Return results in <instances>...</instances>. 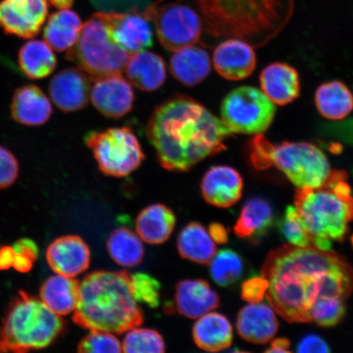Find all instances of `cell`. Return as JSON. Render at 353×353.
<instances>
[{
	"mask_svg": "<svg viewBox=\"0 0 353 353\" xmlns=\"http://www.w3.org/2000/svg\"><path fill=\"white\" fill-rule=\"evenodd\" d=\"M251 163L257 170L274 166L298 188H316L330 174L328 159L316 145L305 142L273 145L258 134L250 141Z\"/></svg>",
	"mask_w": 353,
	"mask_h": 353,
	"instance_id": "obj_7",
	"label": "cell"
},
{
	"mask_svg": "<svg viewBox=\"0 0 353 353\" xmlns=\"http://www.w3.org/2000/svg\"><path fill=\"white\" fill-rule=\"evenodd\" d=\"M290 342L289 339L285 338L276 339L271 343L270 348L266 350V352H281L290 353Z\"/></svg>",
	"mask_w": 353,
	"mask_h": 353,
	"instance_id": "obj_47",
	"label": "cell"
},
{
	"mask_svg": "<svg viewBox=\"0 0 353 353\" xmlns=\"http://www.w3.org/2000/svg\"><path fill=\"white\" fill-rule=\"evenodd\" d=\"M156 26L159 41L167 50L176 52L195 46L200 39L203 21L192 8L182 3H170L145 12Z\"/></svg>",
	"mask_w": 353,
	"mask_h": 353,
	"instance_id": "obj_11",
	"label": "cell"
},
{
	"mask_svg": "<svg viewBox=\"0 0 353 353\" xmlns=\"http://www.w3.org/2000/svg\"><path fill=\"white\" fill-rule=\"evenodd\" d=\"M34 263V260L28 257V256L16 253L13 268H15L17 272H28L32 270Z\"/></svg>",
	"mask_w": 353,
	"mask_h": 353,
	"instance_id": "obj_46",
	"label": "cell"
},
{
	"mask_svg": "<svg viewBox=\"0 0 353 353\" xmlns=\"http://www.w3.org/2000/svg\"><path fill=\"white\" fill-rule=\"evenodd\" d=\"M244 263L236 251L220 250L210 262V275L215 283L222 287L231 286L241 279Z\"/></svg>",
	"mask_w": 353,
	"mask_h": 353,
	"instance_id": "obj_34",
	"label": "cell"
},
{
	"mask_svg": "<svg viewBox=\"0 0 353 353\" xmlns=\"http://www.w3.org/2000/svg\"><path fill=\"white\" fill-rule=\"evenodd\" d=\"M170 72L183 85L193 87L208 77L211 70L210 57L205 50L195 46L174 52L170 61Z\"/></svg>",
	"mask_w": 353,
	"mask_h": 353,
	"instance_id": "obj_24",
	"label": "cell"
},
{
	"mask_svg": "<svg viewBox=\"0 0 353 353\" xmlns=\"http://www.w3.org/2000/svg\"><path fill=\"white\" fill-rule=\"evenodd\" d=\"M48 94L56 107L65 113L78 112L90 101V79L77 68L61 70L51 79Z\"/></svg>",
	"mask_w": 353,
	"mask_h": 353,
	"instance_id": "obj_14",
	"label": "cell"
},
{
	"mask_svg": "<svg viewBox=\"0 0 353 353\" xmlns=\"http://www.w3.org/2000/svg\"><path fill=\"white\" fill-rule=\"evenodd\" d=\"M269 283L263 276H254L243 282L241 298L250 303H261L266 295Z\"/></svg>",
	"mask_w": 353,
	"mask_h": 353,
	"instance_id": "obj_41",
	"label": "cell"
},
{
	"mask_svg": "<svg viewBox=\"0 0 353 353\" xmlns=\"http://www.w3.org/2000/svg\"><path fill=\"white\" fill-rule=\"evenodd\" d=\"M194 342L202 350L219 352L230 347L233 330L230 321L218 312H208L199 317L193 326Z\"/></svg>",
	"mask_w": 353,
	"mask_h": 353,
	"instance_id": "obj_25",
	"label": "cell"
},
{
	"mask_svg": "<svg viewBox=\"0 0 353 353\" xmlns=\"http://www.w3.org/2000/svg\"><path fill=\"white\" fill-rule=\"evenodd\" d=\"M278 326L274 309L266 303H250L237 315V332L243 339L250 343H268L275 336Z\"/></svg>",
	"mask_w": 353,
	"mask_h": 353,
	"instance_id": "obj_22",
	"label": "cell"
},
{
	"mask_svg": "<svg viewBox=\"0 0 353 353\" xmlns=\"http://www.w3.org/2000/svg\"><path fill=\"white\" fill-rule=\"evenodd\" d=\"M73 321L83 329L121 334L143 324V313L125 271H97L79 283Z\"/></svg>",
	"mask_w": 353,
	"mask_h": 353,
	"instance_id": "obj_3",
	"label": "cell"
},
{
	"mask_svg": "<svg viewBox=\"0 0 353 353\" xmlns=\"http://www.w3.org/2000/svg\"><path fill=\"white\" fill-rule=\"evenodd\" d=\"M65 323L41 299L19 291L0 325V352H26L50 346L64 333Z\"/></svg>",
	"mask_w": 353,
	"mask_h": 353,
	"instance_id": "obj_6",
	"label": "cell"
},
{
	"mask_svg": "<svg viewBox=\"0 0 353 353\" xmlns=\"http://www.w3.org/2000/svg\"><path fill=\"white\" fill-rule=\"evenodd\" d=\"M48 265L57 274L74 277L90 267V247L81 237L65 236L57 238L46 251Z\"/></svg>",
	"mask_w": 353,
	"mask_h": 353,
	"instance_id": "obj_17",
	"label": "cell"
},
{
	"mask_svg": "<svg viewBox=\"0 0 353 353\" xmlns=\"http://www.w3.org/2000/svg\"><path fill=\"white\" fill-rule=\"evenodd\" d=\"M48 13V0H0V28L8 34L32 39Z\"/></svg>",
	"mask_w": 353,
	"mask_h": 353,
	"instance_id": "obj_12",
	"label": "cell"
},
{
	"mask_svg": "<svg viewBox=\"0 0 353 353\" xmlns=\"http://www.w3.org/2000/svg\"><path fill=\"white\" fill-rule=\"evenodd\" d=\"M351 241H352V245H353V236H352V238H351Z\"/></svg>",
	"mask_w": 353,
	"mask_h": 353,
	"instance_id": "obj_49",
	"label": "cell"
},
{
	"mask_svg": "<svg viewBox=\"0 0 353 353\" xmlns=\"http://www.w3.org/2000/svg\"><path fill=\"white\" fill-rule=\"evenodd\" d=\"M207 32L261 47L276 37L292 13V0H192Z\"/></svg>",
	"mask_w": 353,
	"mask_h": 353,
	"instance_id": "obj_4",
	"label": "cell"
},
{
	"mask_svg": "<svg viewBox=\"0 0 353 353\" xmlns=\"http://www.w3.org/2000/svg\"><path fill=\"white\" fill-rule=\"evenodd\" d=\"M122 350L130 353H162L165 352L164 339L157 330L132 329L126 334Z\"/></svg>",
	"mask_w": 353,
	"mask_h": 353,
	"instance_id": "obj_35",
	"label": "cell"
},
{
	"mask_svg": "<svg viewBox=\"0 0 353 353\" xmlns=\"http://www.w3.org/2000/svg\"><path fill=\"white\" fill-rule=\"evenodd\" d=\"M85 142L99 170L108 176L123 178L138 170L145 154L138 138L129 128H110L88 132Z\"/></svg>",
	"mask_w": 353,
	"mask_h": 353,
	"instance_id": "obj_9",
	"label": "cell"
},
{
	"mask_svg": "<svg viewBox=\"0 0 353 353\" xmlns=\"http://www.w3.org/2000/svg\"><path fill=\"white\" fill-rule=\"evenodd\" d=\"M261 274L269 283L265 296L289 322L312 321V307L317 300H346L353 290V270L345 258L313 245H289L272 251Z\"/></svg>",
	"mask_w": 353,
	"mask_h": 353,
	"instance_id": "obj_1",
	"label": "cell"
},
{
	"mask_svg": "<svg viewBox=\"0 0 353 353\" xmlns=\"http://www.w3.org/2000/svg\"><path fill=\"white\" fill-rule=\"evenodd\" d=\"M39 297L57 315L68 316L77 307L79 282L74 277L60 274L50 276L42 285Z\"/></svg>",
	"mask_w": 353,
	"mask_h": 353,
	"instance_id": "obj_27",
	"label": "cell"
},
{
	"mask_svg": "<svg viewBox=\"0 0 353 353\" xmlns=\"http://www.w3.org/2000/svg\"><path fill=\"white\" fill-rule=\"evenodd\" d=\"M10 110L13 120L26 126L43 125L52 114L50 99L41 88L34 85L17 88Z\"/></svg>",
	"mask_w": 353,
	"mask_h": 353,
	"instance_id": "obj_21",
	"label": "cell"
},
{
	"mask_svg": "<svg viewBox=\"0 0 353 353\" xmlns=\"http://www.w3.org/2000/svg\"><path fill=\"white\" fill-rule=\"evenodd\" d=\"M256 54L250 43L229 38L215 48L213 63L216 70L229 81H241L251 76L256 68Z\"/></svg>",
	"mask_w": 353,
	"mask_h": 353,
	"instance_id": "obj_16",
	"label": "cell"
},
{
	"mask_svg": "<svg viewBox=\"0 0 353 353\" xmlns=\"http://www.w3.org/2000/svg\"><path fill=\"white\" fill-rule=\"evenodd\" d=\"M17 61L21 72L32 79H43L54 72L57 60L46 42L30 41L20 48Z\"/></svg>",
	"mask_w": 353,
	"mask_h": 353,
	"instance_id": "obj_31",
	"label": "cell"
},
{
	"mask_svg": "<svg viewBox=\"0 0 353 353\" xmlns=\"http://www.w3.org/2000/svg\"><path fill=\"white\" fill-rule=\"evenodd\" d=\"M181 257L196 263L208 264L216 254L215 242L201 223H190L180 232L178 242Z\"/></svg>",
	"mask_w": 353,
	"mask_h": 353,
	"instance_id": "obj_30",
	"label": "cell"
},
{
	"mask_svg": "<svg viewBox=\"0 0 353 353\" xmlns=\"http://www.w3.org/2000/svg\"><path fill=\"white\" fill-rule=\"evenodd\" d=\"M131 288L137 302L156 308L161 303V285L156 278L144 272L131 275Z\"/></svg>",
	"mask_w": 353,
	"mask_h": 353,
	"instance_id": "obj_37",
	"label": "cell"
},
{
	"mask_svg": "<svg viewBox=\"0 0 353 353\" xmlns=\"http://www.w3.org/2000/svg\"><path fill=\"white\" fill-rule=\"evenodd\" d=\"M174 301L181 315L196 319L220 305L219 294L208 282L201 279L184 280L176 285Z\"/></svg>",
	"mask_w": 353,
	"mask_h": 353,
	"instance_id": "obj_19",
	"label": "cell"
},
{
	"mask_svg": "<svg viewBox=\"0 0 353 353\" xmlns=\"http://www.w3.org/2000/svg\"><path fill=\"white\" fill-rule=\"evenodd\" d=\"M345 171H331L323 185L298 188L294 206L313 237L343 241L353 220V197Z\"/></svg>",
	"mask_w": 353,
	"mask_h": 353,
	"instance_id": "obj_5",
	"label": "cell"
},
{
	"mask_svg": "<svg viewBox=\"0 0 353 353\" xmlns=\"http://www.w3.org/2000/svg\"><path fill=\"white\" fill-rule=\"evenodd\" d=\"M209 234L216 244H226L228 241V232L223 224L219 223H211L209 226Z\"/></svg>",
	"mask_w": 353,
	"mask_h": 353,
	"instance_id": "obj_44",
	"label": "cell"
},
{
	"mask_svg": "<svg viewBox=\"0 0 353 353\" xmlns=\"http://www.w3.org/2000/svg\"><path fill=\"white\" fill-rule=\"evenodd\" d=\"M272 223L271 205L262 198H252L243 206L234 232L242 239L261 236L271 228Z\"/></svg>",
	"mask_w": 353,
	"mask_h": 353,
	"instance_id": "obj_32",
	"label": "cell"
},
{
	"mask_svg": "<svg viewBox=\"0 0 353 353\" xmlns=\"http://www.w3.org/2000/svg\"><path fill=\"white\" fill-rule=\"evenodd\" d=\"M330 351L328 344L316 334L306 335L297 345V352L299 353H326Z\"/></svg>",
	"mask_w": 353,
	"mask_h": 353,
	"instance_id": "obj_42",
	"label": "cell"
},
{
	"mask_svg": "<svg viewBox=\"0 0 353 353\" xmlns=\"http://www.w3.org/2000/svg\"><path fill=\"white\" fill-rule=\"evenodd\" d=\"M315 104L322 117L341 121L353 110V95L345 83L333 81L322 83L315 92Z\"/></svg>",
	"mask_w": 353,
	"mask_h": 353,
	"instance_id": "obj_29",
	"label": "cell"
},
{
	"mask_svg": "<svg viewBox=\"0 0 353 353\" xmlns=\"http://www.w3.org/2000/svg\"><path fill=\"white\" fill-rule=\"evenodd\" d=\"M138 234L127 228H117L110 234L107 248L114 262L122 267L131 268L142 263L144 246Z\"/></svg>",
	"mask_w": 353,
	"mask_h": 353,
	"instance_id": "obj_33",
	"label": "cell"
},
{
	"mask_svg": "<svg viewBox=\"0 0 353 353\" xmlns=\"http://www.w3.org/2000/svg\"><path fill=\"white\" fill-rule=\"evenodd\" d=\"M15 250L12 246H3L0 248V270H8L13 268Z\"/></svg>",
	"mask_w": 353,
	"mask_h": 353,
	"instance_id": "obj_45",
	"label": "cell"
},
{
	"mask_svg": "<svg viewBox=\"0 0 353 353\" xmlns=\"http://www.w3.org/2000/svg\"><path fill=\"white\" fill-rule=\"evenodd\" d=\"M19 163L10 150L0 145V189L12 186L19 178Z\"/></svg>",
	"mask_w": 353,
	"mask_h": 353,
	"instance_id": "obj_40",
	"label": "cell"
},
{
	"mask_svg": "<svg viewBox=\"0 0 353 353\" xmlns=\"http://www.w3.org/2000/svg\"><path fill=\"white\" fill-rule=\"evenodd\" d=\"M276 113V105L252 86L235 88L221 105V120L232 134H262L271 126Z\"/></svg>",
	"mask_w": 353,
	"mask_h": 353,
	"instance_id": "obj_10",
	"label": "cell"
},
{
	"mask_svg": "<svg viewBox=\"0 0 353 353\" xmlns=\"http://www.w3.org/2000/svg\"><path fill=\"white\" fill-rule=\"evenodd\" d=\"M79 352L119 353L123 352L122 344L112 334L91 331L79 343Z\"/></svg>",
	"mask_w": 353,
	"mask_h": 353,
	"instance_id": "obj_39",
	"label": "cell"
},
{
	"mask_svg": "<svg viewBox=\"0 0 353 353\" xmlns=\"http://www.w3.org/2000/svg\"><path fill=\"white\" fill-rule=\"evenodd\" d=\"M83 23L76 12L59 10L48 17L44 26V41L54 50L68 51L74 46L81 35Z\"/></svg>",
	"mask_w": 353,
	"mask_h": 353,
	"instance_id": "obj_28",
	"label": "cell"
},
{
	"mask_svg": "<svg viewBox=\"0 0 353 353\" xmlns=\"http://www.w3.org/2000/svg\"><path fill=\"white\" fill-rule=\"evenodd\" d=\"M12 247L16 253H20L28 256V257L33 259L34 261H35L38 257V247L32 240L21 239L17 241Z\"/></svg>",
	"mask_w": 353,
	"mask_h": 353,
	"instance_id": "obj_43",
	"label": "cell"
},
{
	"mask_svg": "<svg viewBox=\"0 0 353 353\" xmlns=\"http://www.w3.org/2000/svg\"><path fill=\"white\" fill-rule=\"evenodd\" d=\"M259 82L264 94L277 105L293 103L300 94L299 74L297 70L289 64L268 65L260 74Z\"/></svg>",
	"mask_w": 353,
	"mask_h": 353,
	"instance_id": "obj_20",
	"label": "cell"
},
{
	"mask_svg": "<svg viewBox=\"0 0 353 353\" xmlns=\"http://www.w3.org/2000/svg\"><path fill=\"white\" fill-rule=\"evenodd\" d=\"M130 56L114 41L104 12H97L83 25L77 43L65 59L95 81L122 74Z\"/></svg>",
	"mask_w": 353,
	"mask_h": 353,
	"instance_id": "obj_8",
	"label": "cell"
},
{
	"mask_svg": "<svg viewBox=\"0 0 353 353\" xmlns=\"http://www.w3.org/2000/svg\"><path fill=\"white\" fill-rule=\"evenodd\" d=\"M52 6L59 10H69L73 6L74 0H50Z\"/></svg>",
	"mask_w": 353,
	"mask_h": 353,
	"instance_id": "obj_48",
	"label": "cell"
},
{
	"mask_svg": "<svg viewBox=\"0 0 353 353\" xmlns=\"http://www.w3.org/2000/svg\"><path fill=\"white\" fill-rule=\"evenodd\" d=\"M243 179L234 168L217 165L210 168L203 176L201 189L203 197L218 208H229L240 201Z\"/></svg>",
	"mask_w": 353,
	"mask_h": 353,
	"instance_id": "obj_18",
	"label": "cell"
},
{
	"mask_svg": "<svg viewBox=\"0 0 353 353\" xmlns=\"http://www.w3.org/2000/svg\"><path fill=\"white\" fill-rule=\"evenodd\" d=\"M94 81L90 99L100 113L117 119L130 112L134 101V90L130 81L122 74H114Z\"/></svg>",
	"mask_w": 353,
	"mask_h": 353,
	"instance_id": "obj_15",
	"label": "cell"
},
{
	"mask_svg": "<svg viewBox=\"0 0 353 353\" xmlns=\"http://www.w3.org/2000/svg\"><path fill=\"white\" fill-rule=\"evenodd\" d=\"M132 85L144 92H154L164 85L166 66L160 56L148 51L132 54L125 70Z\"/></svg>",
	"mask_w": 353,
	"mask_h": 353,
	"instance_id": "obj_23",
	"label": "cell"
},
{
	"mask_svg": "<svg viewBox=\"0 0 353 353\" xmlns=\"http://www.w3.org/2000/svg\"><path fill=\"white\" fill-rule=\"evenodd\" d=\"M278 228L286 241L290 245L298 247H307L312 245L310 234L304 228L301 217L296 207H287L284 217L280 220Z\"/></svg>",
	"mask_w": 353,
	"mask_h": 353,
	"instance_id": "obj_36",
	"label": "cell"
},
{
	"mask_svg": "<svg viewBox=\"0 0 353 353\" xmlns=\"http://www.w3.org/2000/svg\"><path fill=\"white\" fill-rule=\"evenodd\" d=\"M176 225L174 212L165 205L145 207L136 219V232L143 241L151 245L165 243L173 233Z\"/></svg>",
	"mask_w": 353,
	"mask_h": 353,
	"instance_id": "obj_26",
	"label": "cell"
},
{
	"mask_svg": "<svg viewBox=\"0 0 353 353\" xmlns=\"http://www.w3.org/2000/svg\"><path fill=\"white\" fill-rule=\"evenodd\" d=\"M147 135L164 169L185 172L226 150L233 134L221 119L189 97L176 95L154 109Z\"/></svg>",
	"mask_w": 353,
	"mask_h": 353,
	"instance_id": "obj_2",
	"label": "cell"
},
{
	"mask_svg": "<svg viewBox=\"0 0 353 353\" xmlns=\"http://www.w3.org/2000/svg\"><path fill=\"white\" fill-rule=\"evenodd\" d=\"M104 15L114 41L130 55L152 46V30L145 12H104Z\"/></svg>",
	"mask_w": 353,
	"mask_h": 353,
	"instance_id": "obj_13",
	"label": "cell"
},
{
	"mask_svg": "<svg viewBox=\"0 0 353 353\" xmlns=\"http://www.w3.org/2000/svg\"><path fill=\"white\" fill-rule=\"evenodd\" d=\"M345 300L341 299H321L317 300L311 310L312 321L324 327L336 325L345 315Z\"/></svg>",
	"mask_w": 353,
	"mask_h": 353,
	"instance_id": "obj_38",
	"label": "cell"
}]
</instances>
